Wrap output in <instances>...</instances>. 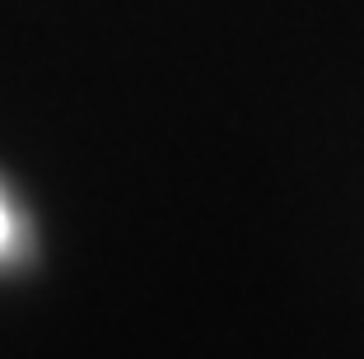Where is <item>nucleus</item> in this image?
Returning <instances> with one entry per match:
<instances>
[{"label":"nucleus","mask_w":364,"mask_h":359,"mask_svg":"<svg viewBox=\"0 0 364 359\" xmlns=\"http://www.w3.org/2000/svg\"><path fill=\"white\" fill-rule=\"evenodd\" d=\"M10 210H5V201H0V252H5V247H10Z\"/></svg>","instance_id":"nucleus-1"}]
</instances>
